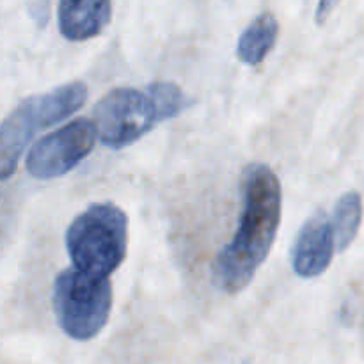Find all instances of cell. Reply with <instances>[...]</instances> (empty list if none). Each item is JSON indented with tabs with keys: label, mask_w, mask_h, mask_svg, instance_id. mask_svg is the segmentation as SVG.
<instances>
[{
	"label": "cell",
	"mask_w": 364,
	"mask_h": 364,
	"mask_svg": "<svg viewBox=\"0 0 364 364\" xmlns=\"http://www.w3.org/2000/svg\"><path fill=\"white\" fill-rule=\"evenodd\" d=\"M363 220V201L355 191L347 192L338 199L333 213L334 235H336L338 251L350 247L354 238L358 237Z\"/></svg>",
	"instance_id": "10"
},
{
	"label": "cell",
	"mask_w": 364,
	"mask_h": 364,
	"mask_svg": "<svg viewBox=\"0 0 364 364\" xmlns=\"http://www.w3.org/2000/svg\"><path fill=\"white\" fill-rule=\"evenodd\" d=\"M28 14L39 28L46 27L50 20V0H28Z\"/></svg>",
	"instance_id": "11"
},
{
	"label": "cell",
	"mask_w": 364,
	"mask_h": 364,
	"mask_svg": "<svg viewBox=\"0 0 364 364\" xmlns=\"http://www.w3.org/2000/svg\"><path fill=\"white\" fill-rule=\"evenodd\" d=\"M53 311L60 331L71 340L89 341L107 326L112 309L109 277L66 269L53 281Z\"/></svg>",
	"instance_id": "5"
},
{
	"label": "cell",
	"mask_w": 364,
	"mask_h": 364,
	"mask_svg": "<svg viewBox=\"0 0 364 364\" xmlns=\"http://www.w3.org/2000/svg\"><path fill=\"white\" fill-rule=\"evenodd\" d=\"M333 220L326 213L309 217L299 231L291 247V267L301 277H316L329 269L336 251Z\"/></svg>",
	"instance_id": "7"
},
{
	"label": "cell",
	"mask_w": 364,
	"mask_h": 364,
	"mask_svg": "<svg viewBox=\"0 0 364 364\" xmlns=\"http://www.w3.org/2000/svg\"><path fill=\"white\" fill-rule=\"evenodd\" d=\"M340 4V0H318V7H316V23L323 25L329 16L333 14V11L336 9V6Z\"/></svg>",
	"instance_id": "12"
},
{
	"label": "cell",
	"mask_w": 364,
	"mask_h": 364,
	"mask_svg": "<svg viewBox=\"0 0 364 364\" xmlns=\"http://www.w3.org/2000/svg\"><path fill=\"white\" fill-rule=\"evenodd\" d=\"M96 134V124L84 117L64 124L32 146L27 156V171L38 180L64 176L92 151Z\"/></svg>",
	"instance_id": "6"
},
{
	"label": "cell",
	"mask_w": 364,
	"mask_h": 364,
	"mask_svg": "<svg viewBox=\"0 0 364 364\" xmlns=\"http://www.w3.org/2000/svg\"><path fill=\"white\" fill-rule=\"evenodd\" d=\"M242 192L244 208L237 231L213 262V283L228 294H238L251 283L272 249L281 223V183L269 166L249 167Z\"/></svg>",
	"instance_id": "1"
},
{
	"label": "cell",
	"mask_w": 364,
	"mask_h": 364,
	"mask_svg": "<svg viewBox=\"0 0 364 364\" xmlns=\"http://www.w3.org/2000/svg\"><path fill=\"white\" fill-rule=\"evenodd\" d=\"M60 34L70 41H85L102 34L112 16V0H59Z\"/></svg>",
	"instance_id": "8"
},
{
	"label": "cell",
	"mask_w": 364,
	"mask_h": 364,
	"mask_svg": "<svg viewBox=\"0 0 364 364\" xmlns=\"http://www.w3.org/2000/svg\"><path fill=\"white\" fill-rule=\"evenodd\" d=\"M128 247L127 213L114 203H95L78 213L66 231L73 267L109 277L123 263Z\"/></svg>",
	"instance_id": "3"
},
{
	"label": "cell",
	"mask_w": 364,
	"mask_h": 364,
	"mask_svg": "<svg viewBox=\"0 0 364 364\" xmlns=\"http://www.w3.org/2000/svg\"><path fill=\"white\" fill-rule=\"evenodd\" d=\"M279 36V21L272 13H263L251 21L237 43V57L244 64L258 66L272 52Z\"/></svg>",
	"instance_id": "9"
},
{
	"label": "cell",
	"mask_w": 364,
	"mask_h": 364,
	"mask_svg": "<svg viewBox=\"0 0 364 364\" xmlns=\"http://www.w3.org/2000/svg\"><path fill=\"white\" fill-rule=\"evenodd\" d=\"M185 103L183 91L173 82H153L144 91L112 89L95 107L100 141L110 149L127 148L162 121L176 117Z\"/></svg>",
	"instance_id": "2"
},
{
	"label": "cell",
	"mask_w": 364,
	"mask_h": 364,
	"mask_svg": "<svg viewBox=\"0 0 364 364\" xmlns=\"http://www.w3.org/2000/svg\"><path fill=\"white\" fill-rule=\"evenodd\" d=\"M87 98L82 82H70L43 95L28 96L4 119L0 130V176L9 180L28 142L43 128L57 124L77 112Z\"/></svg>",
	"instance_id": "4"
}]
</instances>
